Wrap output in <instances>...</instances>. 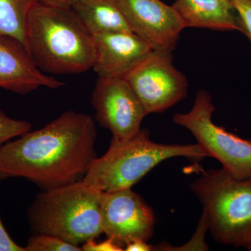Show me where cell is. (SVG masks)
Here are the masks:
<instances>
[{
	"mask_svg": "<svg viewBox=\"0 0 251 251\" xmlns=\"http://www.w3.org/2000/svg\"><path fill=\"white\" fill-rule=\"evenodd\" d=\"M190 189L202 203L216 242L242 247L251 234V179H238L224 168L202 171Z\"/></svg>",
	"mask_w": 251,
	"mask_h": 251,
	"instance_id": "5b68a950",
	"label": "cell"
},
{
	"mask_svg": "<svg viewBox=\"0 0 251 251\" xmlns=\"http://www.w3.org/2000/svg\"><path fill=\"white\" fill-rule=\"evenodd\" d=\"M92 239L82 244V251H122L124 247L110 238L107 237L103 241L96 240Z\"/></svg>",
	"mask_w": 251,
	"mask_h": 251,
	"instance_id": "ffe728a7",
	"label": "cell"
},
{
	"mask_svg": "<svg viewBox=\"0 0 251 251\" xmlns=\"http://www.w3.org/2000/svg\"><path fill=\"white\" fill-rule=\"evenodd\" d=\"M243 247H245L248 250L251 251V234L248 237L247 240L244 243L242 246Z\"/></svg>",
	"mask_w": 251,
	"mask_h": 251,
	"instance_id": "cb8c5ba5",
	"label": "cell"
},
{
	"mask_svg": "<svg viewBox=\"0 0 251 251\" xmlns=\"http://www.w3.org/2000/svg\"><path fill=\"white\" fill-rule=\"evenodd\" d=\"M26 50L46 74H78L93 68L94 36L71 6L37 1L28 16Z\"/></svg>",
	"mask_w": 251,
	"mask_h": 251,
	"instance_id": "7a4b0ae2",
	"label": "cell"
},
{
	"mask_svg": "<svg viewBox=\"0 0 251 251\" xmlns=\"http://www.w3.org/2000/svg\"><path fill=\"white\" fill-rule=\"evenodd\" d=\"M40 2L49 3V4L64 5V6H72L74 3L78 0H37Z\"/></svg>",
	"mask_w": 251,
	"mask_h": 251,
	"instance_id": "603a6c76",
	"label": "cell"
},
{
	"mask_svg": "<svg viewBox=\"0 0 251 251\" xmlns=\"http://www.w3.org/2000/svg\"><path fill=\"white\" fill-rule=\"evenodd\" d=\"M214 110L210 94L200 90L191 110L176 114L173 122L189 130L208 157L218 160L226 171L238 179H251V140L215 125L212 120Z\"/></svg>",
	"mask_w": 251,
	"mask_h": 251,
	"instance_id": "8992f818",
	"label": "cell"
},
{
	"mask_svg": "<svg viewBox=\"0 0 251 251\" xmlns=\"http://www.w3.org/2000/svg\"><path fill=\"white\" fill-rule=\"evenodd\" d=\"M37 1V0H0V36L19 43L26 49L28 16Z\"/></svg>",
	"mask_w": 251,
	"mask_h": 251,
	"instance_id": "9a60e30c",
	"label": "cell"
},
{
	"mask_svg": "<svg viewBox=\"0 0 251 251\" xmlns=\"http://www.w3.org/2000/svg\"><path fill=\"white\" fill-rule=\"evenodd\" d=\"M0 251H26L11 239L0 219Z\"/></svg>",
	"mask_w": 251,
	"mask_h": 251,
	"instance_id": "44dd1931",
	"label": "cell"
},
{
	"mask_svg": "<svg viewBox=\"0 0 251 251\" xmlns=\"http://www.w3.org/2000/svg\"><path fill=\"white\" fill-rule=\"evenodd\" d=\"M131 31L152 50L173 52L184 21L173 6L161 0H117Z\"/></svg>",
	"mask_w": 251,
	"mask_h": 251,
	"instance_id": "30bf717a",
	"label": "cell"
},
{
	"mask_svg": "<svg viewBox=\"0 0 251 251\" xmlns=\"http://www.w3.org/2000/svg\"><path fill=\"white\" fill-rule=\"evenodd\" d=\"M124 249L126 251H152L153 246L148 244L146 241L136 239L126 244Z\"/></svg>",
	"mask_w": 251,
	"mask_h": 251,
	"instance_id": "7402d4cb",
	"label": "cell"
},
{
	"mask_svg": "<svg viewBox=\"0 0 251 251\" xmlns=\"http://www.w3.org/2000/svg\"><path fill=\"white\" fill-rule=\"evenodd\" d=\"M173 6L186 27L239 31L232 0H175Z\"/></svg>",
	"mask_w": 251,
	"mask_h": 251,
	"instance_id": "4fadbf2b",
	"label": "cell"
},
{
	"mask_svg": "<svg viewBox=\"0 0 251 251\" xmlns=\"http://www.w3.org/2000/svg\"><path fill=\"white\" fill-rule=\"evenodd\" d=\"M26 251H81L79 246L48 234H34L28 239Z\"/></svg>",
	"mask_w": 251,
	"mask_h": 251,
	"instance_id": "2e32d148",
	"label": "cell"
},
{
	"mask_svg": "<svg viewBox=\"0 0 251 251\" xmlns=\"http://www.w3.org/2000/svg\"><path fill=\"white\" fill-rule=\"evenodd\" d=\"M103 191L84 180L42 190L27 211L34 234H48L79 246L103 234Z\"/></svg>",
	"mask_w": 251,
	"mask_h": 251,
	"instance_id": "3957f363",
	"label": "cell"
},
{
	"mask_svg": "<svg viewBox=\"0 0 251 251\" xmlns=\"http://www.w3.org/2000/svg\"><path fill=\"white\" fill-rule=\"evenodd\" d=\"M63 85L42 72L19 43L0 36V89L24 95L41 87L57 89Z\"/></svg>",
	"mask_w": 251,
	"mask_h": 251,
	"instance_id": "8fae6325",
	"label": "cell"
},
{
	"mask_svg": "<svg viewBox=\"0 0 251 251\" xmlns=\"http://www.w3.org/2000/svg\"><path fill=\"white\" fill-rule=\"evenodd\" d=\"M173 60L171 52L152 50L123 77L148 115L165 111L187 95L188 81Z\"/></svg>",
	"mask_w": 251,
	"mask_h": 251,
	"instance_id": "52a82bcc",
	"label": "cell"
},
{
	"mask_svg": "<svg viewBox=\"0 0 251 251\" xmlns=\"http://www.w3.org/2000/svg\"><path fill=\"white\" fill-rule=\"evenodd\" d=\"M175 157L198 162L208 156L198 143H155L148 130L141 129L128 140L112 138L108 151L96 158L83 180L103 192L131 188L157 165Z\"/></svg>",
	"mask_w": 251,
	"mask_h": 251,
	"instance_id": "277c9868",
	"label": "cell"
},
{
	"mask_svg": "<svg viewBox=\"0 0 251 251\" xmlns=\"http://www.w3.org/2000/svg\"><path fill=\"white\" fill-rule=\"evenodd\" d=\"M31 128L29 122L11 118L0 110V148L13 138L25 134Z\"/></svg>",
	"mask_w": 251,
	"mask_h": 251,
	"instance_id": "e0dca14e",
	"label": "cell"
},
{
	"mask_svg": "<svg viewBox=\"0 0 251 251\" xmlns=\"http://www.w3.org/2000/svg\"><path fill=\"white\" fill-rule=\"evenodd\" d=\"M71 7L92 35L133 32L117 0H78Z\"/></svg>",
	"mask_w": 251,
	"mask_h": 251,
	"instance_id": "5bb4252c",
	"label": "cell"
},
{
	"mask_svg": "<svg viewBox=\"0 0 251 251\" xmlns=\"http://www.w3.org/2000/svg\"><path fill=\"white\" fill-rule=\"evenodd\" d=\"M90 115L69 110L0 148V180L23 177L41 190L83 180L97 158Z\"/></svg>",
	"mask_w": 251,
	"mask_h": 251,
	"instance_id": "6da1fadb",
	"label": "cell"
},
{
	"mask_svg": "<svg viewBox=\"0 0 251 251\" xmlns=\"http://www.w3.org/2000/svg\"><path fill=\"white\" fill-rule=\"evenodd\" d=\"M93 36L96 55L92 69L99 77L123 78L152 50L133 32L101 33Z\"/></svg>",
	"mask_w": 251,
	"mask_h": 251,
	"instance_id": "7c38bea8",
	"label": "cell"
},
{
	"mask_svg": "<svg viewBox=\"0 0 251 251\" xmlns=\"http://www.w3.org/2000/svg\"><path fill=\"white\" fill-rule=\"evenodd\" d=\"M91 102L96 121L118 141L136 135L148 115L136 94L121 77H99Z\"/></svg>",
	"mask_w": 251,
	"mask_h": 251,
	"instance_id": "ba28073f",
	"label": "cell"
},
{
	"mask_svg": "<svg viewBox=\"0 0 251 251\" xmlns=\"http://www.w3.org/2000/svg\"><path fill=\"white\" fill-rule=\"evenodd\" d=\"M208 229V222L205 214L202 213L196 233L184 246L174 247L168 243H161L153 247V251H208V246L204 242V234Z\"/></svg>",
	"mask_w": 251,
	"mask_h": 251,
	"instance_id": "ac0fdd59",
	"label": "cell"
},
{
	"mask_svg": "<svg viewBox=\"0 0 251 251\" xmlns=\"http://www.w3.org/2000/svg\"><path fill=\"white\" fill-rule=\"evenodd\" d=\"M239 20V31L247 36L251 47V0H232Z\"/></svg>",
	"mask_w": 251,
	"mask_h": 251,
	"instance_id": "d6986e66",
	"label": "cell"
},
{
	"mask_svg": "<svg viewBox=\"0 0 251 251\" xmlns=\"http://www.w3.org/2000/svg\"><path fill=\"white\" fill-rule=\"evenodd\" d=\"M100 212L103 234L121 245L152 237L153 209L131 188L103 192Z\"/></svg>",
	"mask_w": 251,
	"mask_h": 251,
	"instance_id": "9c48e42d",
	"label": "cell"
}]
</instances>
